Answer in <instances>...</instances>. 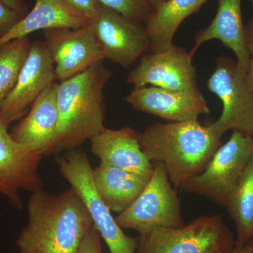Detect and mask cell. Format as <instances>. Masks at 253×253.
I'll list each match as a JSON object with an SVG mask.
<instances>
[{
    "instance_id": "6da1fadb",
    "label": "cell",
    "mask_w": 253,
    "mask_h": 253,
    "mask_svg": "<svg viewBox=\"0 0 253 253\" xmlns=\"http://www.w3.org/2000/svg\"><path fill=\"white\" fill-rule=\"evenodd\" d=\"M28 222L16 244L20 253H76L93 225L89 211L72 187L59 194L44 189L32 193Z\"/></svg>"
},
{
    "instance_id": "7a4b0ae2",
    "label": "cell",
    "mask_w": 253,
    "mask_h": 253,
    "mask_svg": "<svg viewBox=\"0 0 253 253\" xmlns=\"http://www.w3.org/2000/svg\"><path fill=\"white\" fill-rule=\"evenodd\" d=\"M223 134L214 124L198 120L156 123L139 134V143L149 161L161 163L175 189L203 172L222 144Z\"/></svg>"
},
{
    "instance_id": "3957f363",
    "label": "cell",
    "mask_w": 253,
    "mask_h": 253,
    "mask_svg": "<svg viewBox=\"0 0 253 253\" xmlns=\"http://www.w3.org/2000/svg\"><path fill=\"white\" fill-rule=\"evenodd\" d=\"M111 76L112 72L101 61L59 83L55 153L76 149L106 127L104 90Z\"/></svg>"
},
{
    "instance_id": "277c9868",
    "label": "cell",
    "mask_w": 253,
    "mask_h": 253,
    "mask_svg": "<svg viewBox=\"0 0 253 253\" xmlns=\"http://www.w3.org/2000/svg\"><path fill=\"white\" fill-rule=\"evenodd\" d=\"M136 253H233L236 239L219 214L203 215L181 227L139 234Z\"/></svg>"
},
{
    "instance_id": "5b68a950",
    "label": "cell",
    "mask_w": 253,
    "mask_h": 253,
    "mask_svg": "<svg viewBox=\"0 0 253 253\" xmlns=\"http://www.w3.org/2000/svg\"><path fill=\"white\" fill-rule=\"evenodd\" d=\"M61 175L71 184L85 205L93 224L104 240L111 253H136L138 239L126 235L112 212L101 200L93 181V168L87 155L79 150L57 160Z\"/></svg>"
},
{
    "instance_id": "8992f818",
    "label": "cell",
    "mask_w": 253,
    "mask_h": 253,
    "mask_svg": "<svg viewBox=\"0 0 253 253\" xmlns=\"http://www.w3.org/2000/svg\"><path fill=\"white\" fill-rule=\"evenodd\" d=\"M253 156V136L233 131L204 170L186 181L181 189L226 207Z\"/></svg>"
},
{
    "instance_id": "52a82bcc",
    "label": "cell",
    "mask_w": 253,
    "mask_h": 253,
    "mask_svg": "<svg viewBox=\"0 0 253 253\" xmlns=\"http://www.w3.org/2000/svg\"><path fill=\"white\" fill-rule=\"evenodd\" d=\"M152 176L137 199L127 209L116 216L122 229L139 234L161 227L184 226L180 201L164 165L154 163Z\"/></svg>"
},
{
    "instance_id": "ba28073f",
    "label": "cell",
    "mask_w": 253,
    "mask_h": 253,
    "mask_svg": "<svg viewBox=\"0 0 253 253\" xmlns=\"http://www.w3.org/2000/svg\"><path fill=\"white\" fill-rule=\"evenodd\" d=\"M207 86L223 104L220 117L213 123L218 130L224 134L232 129L253 136V92L246 73L237 63L229 58H219Z\"/></svg>"
},
{
    "instance_id": "9c48e42d",
    "label": "cell",
    "mask_w": 253,
    "mask_h": 253,
    "mask_svg": "<svg viewBox=\"0 0 253 253\" xmlns=\"http://www.w3.org/2000/svg\"><path fill=\"white\" fill-rule=\"evenodd\" d=\"M91 23L105 59L111 60L121 67L129 68L149 50V38L144 24L101 3Z\"/></svg>"
},
{
    "instance_id": "30bf717a",
    "label": "cell",
    "mask_w": 253,
    "mask_h": 253,
    "mask_svg": "<svg viewBox=\"0 0 253 253\" xmlns=\"http://www.w3.org/2000/svg\"><path fill=\"white\" fill-rule=\"evenodd\" d=\"M0 118V194L16 209L23 207L20 191L43 189L39 166L43 155L19 144Z\"/></svg>"
},
{
    "instance_id": "8fae6325",
    "label": "cell",
    "mask_w": 253,
    "mask_h": 253,
    "mask_svg": "<svg viewBox=\"0 0 253 253\" xmlns=\"http://www.w3.org/2000/svg\"><path fill=\"white\" fill-rule=\"evenodd\" d=\"M193 56L175 44L164 51L143 55L126 81L134 87L150 84L170 90L199 89Z\"/></svg>"
},
{
    "instance_id": "7c38bea8",
    "label": "cell",
    "mask_w": 253,
    "mask_h": 253,
    "mask_svg": "<svg viewBox=\"0 0 253 253\" xmlns=\"http://www.w3.org/2000/svg\"><path fill=\"white\" fill-rule=\"evenodd\" d=\"M44 36L54 61L56 80L61 82L105 59L91 22L77 29L47 30L44 31Z\"/></svg>"
},
{
    "instance_id": "4fadbf2b",
    "label": "cell",
    "mask_w": 253,
    "mask_h": 253,
    "mask_svg": "<svg viewBox=\"0 0 253 253\" xmlns=\"http://www.w3.org/2000/svg\"><path fill=\"white\" fill-rule=\"evenodd\" d=\"M56 80L54 63L44 42L31 43L14 89L0 106V118L9 126L23 115Z\"/></svg>"
},
{
    "instance_id": "5bb4252c",
    "label": "cell",
    "mask_w": 253,
    "mask_h": 253,
    "mask_svg": "<svg viewBox=\"0 0 253 253\" xmlns=\"http://www.w3.org/2000/svg\"><path fill=\"white\" fill-rule=\"evenodd\" d=\"M126 102L141 112L168 122L198 120L210 113V108L199 89L170 90L157 86L134 87L126 98Z\"/></svg>"
},
{
    "instance_id": "9a60e30c",
    "label": "cell",
    "mask_w": 253,
    "mask_h": 253,
    "mask_svg": "<svg viewBox=\"0 0 253 253\" xmlns=\"http://www.w3.org/2000/svg\"><path fill=\"white\" fill-rule=\"evenodd\" d=\"M58 86L55 82L51 83L10 133L15 141L43 156L54 152L56 147L59 121Z\"/></svg>"
},
{
    "instance_id": "2e32d148",
    "label": "cell",
    "mask_w": 253,
    "mask_h": 253,
    "mask_svg": "<svg viewBox=\"0 0 253 253\" xmlns=\"http://www.w3.org/2000/svg\"><path fill=\"white\" fill-rule=\"evenodd\" d=\"M139 134L129 126L120 129L105 127L91 139V153L100 164L118 168L150 179L154 163L141 149Z\"/></svg>"
},
{
    "instance_id": "e0dca14e",
    "label": "cell",
    "mask_w": 253,
    "mask_h": 253,
    "mask_svg": "<svg viewBox=\"0 0 253 253\" xmlns=\"http://www.w3.org/2000/svg\"><path fill=\"white\" fill-rule=\"evenodd\" d=\"M242 0H218V9L212 23L195 36V44L189 51L194 56L206 42L218 40L234 51L241 71L247 73L251 54L247 45L246 26L241 11Z\"/></svg>"
},
{
    "instance_id": "ac0fdd59",
    "label": "cell",
    "mask_w": 253,
    "mask_h": 253,
    "mask_svg": "<svg viewBox=\"0 0 253 253\" xmlns=\"http://www.w3.org/2000/svg\"><path fill=\"white\" fill-rule=\"evenodd\" d=\"M90 22L87 16L71 6L66 0H36L33 9L0 38V46L41 30L77 29Z\"/></svg>"
},
{
    "instance_id": "d6986e66",
    "label": "cell",
    "mask_w": 253,
    "mask_h": 253,
    "mask_svg": "<svg viewBox=\"0 0 253 253\" xmlns=\"http://www.w3.org/2000/svg\"><path fill=\"white\" fill-rule=\"evenodd\" d=\"M93 181L111 212H123L142 192L150 179L120 168L99 164L93 168Z\"/></svg>"
},
{
    "instance_id": "ffe728a7",
    "label": "cell",
    "mask_w": 253,
    "mask_h": 253,
    "mask_svg": "<svg viewBox=\"0 0 253 253\" xmlns=\"http://www.w3.org/2000/svg\"><path fill=\"white\" fill-rule=\"evenodd\" d=\"M210 0H166L152 10L145 23L150 41V52L169 49L183 21L196 14Z\"/></svg>"
},
{
    "instance_id": "44dd1931",
    "label": "cell",
    "mask_w": 253,
    "mask_h": 253,
    "mask_svg": "<svg viewBox=\"0 0 253 253\" xmlns=\"http://www.w3.org/2000/svg\"><path fill=\"white\" fill-rule=\"evenodd\" d=\"M226 208L235 224L236 241L246 243L253 239V156Z\"/></svg>"
},
{
    "instance_id": "7402d4cb",
    "label": "cell",
    "mask_w": 253,
    "mask_h": 253,
    "mask_svg": "<svg viewBox=\"0 0 253 253\" xmlns=\"http://www.w3.org/2000/svg\"><path fill=\"white\" fill-rule=\"evenodd\" d=\"M31 45L29 38L26 37L0 46V106L14 89Z\"/></svg>"
},
{
    "instance_id": "603a6c76",
    "label": "cell",
    "mask_w": 253,
    "mask_h": 253,
    "mask_svg": "<svg viewBox=\"0 0 253 253\" xmlns=\"http://www.w3.org/2000/svg\"><path fill=\"white\" fill-rule=\"evenodd\" d=\"M126 17L144 24L149 18L152 8L147 0H97Z\"/></svg>"
},
{
    "instance_id": "cb8c5ba5",
    "label": "cell",
    "mask_w": 253,
    "mask_h": 253,
    "mask_svg": "<svg viewBox=\"0 0 253 253\" xmlns=\"http://www.w3.org/2000/svg\"><path fill=\"white\" fill-rule=\"evenodd\" d=\"M99 231L94 224L88 229L76 253H103Z\"/></svg>"
},
{
    "instance_id": "d4e9b609",
    "label": "cell",
    "mask_w": 253,
    "mask_h": 253,
    "mask_svg": "<svg viewBox=\"0 0 253 253\" xmlns=\"http://www.w3.org/2000/svg\"><path fill=\"white\" fill-rule=\"evenodd\" d=\"M22 18L21 15L0 1V38L6 35Z\"/></svg>"
},
{
    "instance_id": "484cf974",
    "label": "cell",
    "mask_w": 253,
    "mask_h": 253,
    "mask_svg": "<svg viewBox=\"0 0 253 253\" xmlns=\"http://www.w3.org/2000/svg\"><path fill=\"white\" fill-rule=\"evenodd\" d=\"M66 1L78 11L85 15L91 20L97 14L99 2L97 0H66Z\"/></svg>"
},
{
    "instance_id": "4316f807",
    "label": "cell",
    "mask_w": 253,
    "mask_h": 253,
    "mask_svg": "<svg viewBox=\"0 0 253 253\" xmlns=\"http://www.w3.org/2000/svg\"><path fill=\"white\" fill-rule=\"evenodd\" d=\"M246 30L247 45L251 54L249 70L246 73V79L253 92V25L251 21H249V24L246 26Z\"/></svg>"
},
{
    "instance_id": "83f0119b",
    "label": "cell",
    "mask_w": 253,
    "mask_h": 253,
    "mask_svg": "<svg viewBox=\"0 0 253 253\" xmlns=\"http://www.w3.org/2000/svg\"><path fill=\"white\" fill-rule=\"evenodd\" d=\"M0 1L23 17L28 14L27 5L23 2V0H0Z\"/></svg>"
},
{
    "instance_id": "f1b7e54d",
    "label": "cell",
    "mask_w": 253,
    "mask_h": 253,
    "mask_svg": "<svg viewBox=\"0 0 253 253\" xmlns=\"http://www.w3.org/2000/svg\"><path fill=\"white\" fill-rule=\"evenodd\" d=\"M233 253H253V239L246 243L236 241Z\"/></svg>"
},
{
    "instance_id": "f546056e",
    "label": "cell",
    "mask_w": 253,
    "mask_h": 253,
    "mask_svg": "<svg viewBox=\"0 0 253 253\" xmlns=\"http://www.w3.org/2000/svg\"><path fill=\"white\" fill-rule=\"evenodd\" d=\"M148 2L149 3L150 6H151L152 9H156L160 5L164 3L166 0H147Z\"/></svg>"
},
{
    "instance_id": "4dcf8cb0",
    "label": "cell",
    "mask_w": 253,
    "mask_h": 253,
    "mask_svg": "<svg viewBox=\"0 0 253 253\" xmlns=\"http://www.w3.org/2000/svg\"><path fill=\"white\" fill-rule=\"evenodd\" d=\"M251 4H252V7H253V18L251 20V22L253 23V0H251Z\"/></svg>"
},
{
    "instance_id": "1f68e13d",
    "label": "cell",
    "mask_w": 253,
    "mask_h": 253,
    "mask_svg": "<svg viewBox=\"0 0 253 253\" xmlns=\"http://www.w3.org/2000/svg\"></svg>"
}]
</instances>
